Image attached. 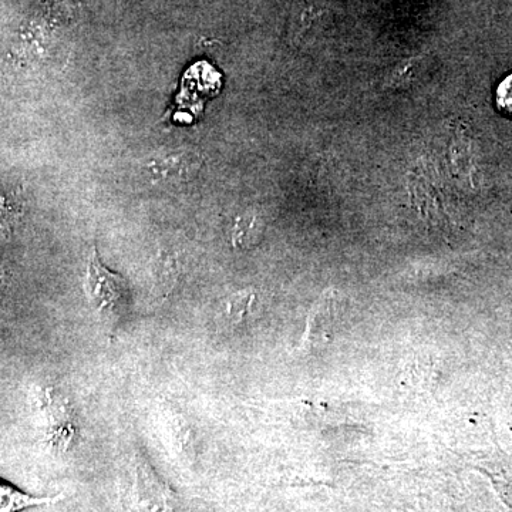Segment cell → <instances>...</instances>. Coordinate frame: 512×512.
<instances>
[{
    "mask_svg": "<svg viewBox=\"0 0 512 512\" xmlns=\"http://www.w3.org/2000/svg\"><path fill=\"white\" fill-rule=\"evenodd\" d=\"M123 507L126 512H188L141 454L133 457L128 468Z\"/></svg>",
    "mask_w": 512,
    "mask_h": 512,
    "instance_id": "obj_1",
    "label": "cell"
},
{
    "mask_svg": "<svg viewBox=\"0 0 512 512\" xmlns=\"http://www.w3.org/2000/svg\"><path fill=\"white\" fill-rule=\"evenodd\" d=\"M86 291L94 311L111 322H119L130 308L131 295L126 279L101 264L96 248L90 256Z\"/></svg>",
    "mask_w": 512,
    "mask_h": 512,
    "instance_id": "obj_2",
    "label": "cell"
},
{
    "mask_svg": "<svg viewBox=\"0 0 512 512\" xmlns=\"http://www.w3.org/2000/svg\"><path fill=\"white\" fill-rule=\"evenodd\" d=\"M342 312V296L335 291L323 293L322 298L312 306L309 312L305 333L301 340L302 348L311 350L329 345L335 338Z\"/></svg>",
    "mask_w": 512,
    "mask_h": 512,
    "instance_id": "obj_3",
    "label": "cell"
},
{
    "mask_svg": "<svg viewBox=\"0 0 512 512\" xmlns=\"http://www.w3.org/2000/svg\"><path fill=\"white\" fill-rule=\"evenodd\" d=\"M60 498H62V495L36 497V495L25 494L13 485L6 483V481H2V485H0V512H22L28 510V508L56 503Z\"/></svg>",
    "mask_w": 512,
    "mask_h": 512,
    "instance_id": "obj_4",
    "label": "cell"
},
{
    "mask_svg": "<svg viewBox=\"0 0 512 512\" xmlns=\"http://www.w3.org/2000/svg\"><path fill=\"white\" fill-rule=\"evenodd\" d=\"M497 106L503 113L512 117V74L498 86Z\"/></svg>",
    "mask_w": 512,
    "mask_h": 512,
    "instance_id": "obj_5",
    "label": "cell"
}]
</instances>
